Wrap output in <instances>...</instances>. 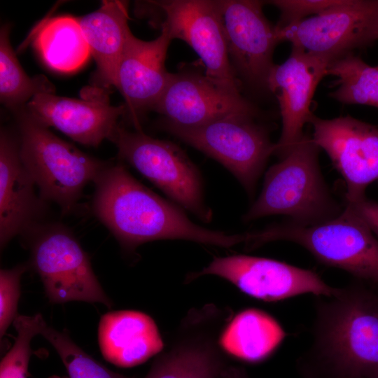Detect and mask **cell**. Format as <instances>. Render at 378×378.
Here are the masks:
<instances>
[{"instance_id": "52a82bcc", "label": "cell", "mask_w": 378, "mask_h": 378, "mask_svg": "<svg viewBox=\"0 0 378 378\" xmlns=\"http://www.w3.org/2000/svg\"><path fill=\"white\" fill-rule=\"evenodd\" d=\"M120 158L152 182L175 204L205 223L211 209L205 203L202 177L186 153L172 142L131 132L120 124L109 139Z\"/></svg>"}, {"instance_id": "ac0fdd59", "label": "cell", "mask_w": 378, "mask_h": 378, "mask_svg": "<svg viewBox=\"0 0 378 378\" xmlns=\"http://www.w3.org/2000/svg\"><path fill=\"white\" fill-rule=\"evenodd\" d=\"M190 313L171 349L153 363L145 378H218L225 370L219 340L206 330L216 309Z\"/></svg>"}, {"instance_id": "5bb4252c", "label": "cell", "mask_w": 378, "mask_h": 378, "mask_svg": "<svg viewBox=\"0 0 378 378\" xmlns=\"http://www.w3.org/2000/svg\"><path fill=\"white\" fill-rule=\"evenodd\" d=\"M330 61L292 47L290 56L274 64L267 80V90L276 97L282 130L274 155H286L304 136L303 127L313 114L310 105L316 88L326 76Z\"/></svg>"}, {"instance_id": "836d02e7", "label": "cell", "mask_w": 378, "mask_h": 378, "mask_svg": "<svg viewBox=\"0 0 378 378\" xmlns=\"http://www.w3.org/2000/svg\"><path fill=\"white\" fill-rule=\"evenodd\" d=\"M377 66V67L378 68V65H377V66Z\"/></svg>"}, {"instance_id": "d6986e66", "label": "cell", "mask_w": 378, "mask_h": 378, "mask_svg": "<svg viewBox=\"0 0 378 378\" xmlns=\"http://www.w3.org/2000/svg\"><path fill=\"white\" fill-rule=\"evenodd\" d=\"M20 155L19 141L1 129L0 135V244L29 233L38 225L43 200Z\"/></svg>"}, {"instance_id": "ffe728a7", "label": "cell", "mask_w": 378, "mask_h": 378, "mask_svg": "<svg viewBox=\"0 0 378 378\" xmlns=\"http://www.w3.org/2000/svg\"><path fill=\"white\" fill-rule=\"evenodd\" d=\"M98 342L104 358L123 368L141 364L164 347L153 319L134 310L104 314L99 323Z\"/></svg>"}, {"instance_id": "7c38bea8", "label": "cell", "mask_w": 378, "mask_h": 378, "mask_svg": "<svg viewBox=\"0 0 378 378\" xmlns=\"http://www.w3.org/2000/svg\"><path fill=\"white\" fill-rule=\"evenodd\" d=\"M312 139L323 149L346 184V202L365 198L367 187L378 181V128L351 116L322 119L313 115Z\"/></svg>"}, {"instance_id": "7a4b0ae2", "label": "cell", "mask_w": 378, "mask_h": 378, "mask_svg": "<svg viewBox=\"0 0 378 378\" xmlns=\"http://www.w3.org/2000/svg\"><path fill=\"white\" fill-rule=\"evenodd\" d=\"M356 280L317 296L308 354L332 378H378V292Z\"/></svg>"}, {"instance_id": "6da1fadb", "label": "cell", "mask_w": 378, "mask_h": 378, "mask_svg": "<svg viewBox=\"0 0 378 378\" xmlns=\"http://www.w3.org/2000/svg\"><path fill=\"white\" fill-rule=\"evenodd\" d=\"M94 183L92 211L127 251L162 239L224 248L245 241V234H227L194 223L181 206L141 184L120 162H109Z\"/></svg>"}, {"instance_id": "9a60e30c", "label": "cell", "mask_w": 378, "mask_h": 378, "mask_svg": "<svg viewBox=\"0 0 378 378\" xmlns=\"http://www.w3.org/2000/svg\"><path fill=\"white\" fill-rule=\"evenodd\" d=\"M25 108L45 126L53 127L83 145L94 147L111 138L119 124L118 118L128 111L126 104L111 105L108 90L95 87L83 99L41 93Z\"/></svg>"}, {"instance_id": "f1b7e54d", "label": "cell", "mask_w": 378, "mask_h": 378, "mask_svg": "<svg viewBox=\"0 0 378 378\" xmlns=\"http://www.w3.org/2000/svg\"><path fill=\"white\" fill-rule=\"evenodd\" d=\"M342 0H273L267 1L281 13L276 29H281L306 18L318 15L340 4Z\"/></svg>"}, {"instance_id": "d6a6232c", "label": "cell", "mask_w": 378, "mask_h": 378, "mask_svg": "<svg viewBox=\"0 0 378 378\" xmlns=\"http://www.w3.org/2000/svg\"><path fill=\"white\" fill-rule=\"evenodd\" d=\"M375 289L378 292V287L375 288Z\"/></svg>"}, {"instance_id": "8992f818", "label": "cell", "mask_w": 378, "mask_h": 378, "mask_svg": "<svg viewBox=\"0 0 378 378\" xmlns=\"http://www.w3.org/2000/svg\"><path fill=\"white\" fill-rule=\"evenodd\" d=\"M256 117L236 114L195 127L163 120L161 127L211 157L229 170L253 196L270 155L274 154L267 128Z\"/></svg>"}, {"instance_id": "4316f807", "label": "cell", "mask_w": 378, "mask_h": 378, "mask_svg": "<svg viewBox=\"0 0 378 378\" xmlns=\"http://www.w3.org/2000/svg\"><path fill=\"white\" fill-rule=\"evenodd\" d=\"M18 332L15 343L2 358L0 378H27L32 338L48 326L40 314L18 316L13 322Z\"/></svg>"}, {"instance_id": "cb8c5ba5", "label": "cell", "mask_w": 378, "mask_h": 378, "mask_svg": "<svg viewBox=\"0 0 378 378\" xmlns=\"http://www.w3.org/2000/svg\"><path fill=\"white\" fill-rule=\"evenodd\" d=\"M10 25L0 30V99L14 113L36 94L54 93V85L44 75L29 77L22 69L10 42Z\"/></svg>"}, {"instance_id": "7402d4cb", "label": "cell", "mask_w": 378, "mask_h": 378, "mask_svg": "<svg viewBox=\"0 0 378 378\" xmlns=\"http://www.w3.org/2000/svg\"><path fill=\"white\" fill-rule=\"evenodd\" d=\"M286 333L270 314L255 308L237 314L227 324L219 344L229 354L248 362L267 358L281 344Z\"/></svg>"}, {"instance_id": "d4e9b609", "label": "cell", "mask_w": 378, "mask_h": 378, "mask_svg": "<svg viewBox=\"0 0 378 378\" xmlns=\"http://www.w3.org/2000/svg\"><path fill=\"white\" fill-rule=\"evenodd\" d=\"M337 78V89L329 96L345 104H361L378 108V68L371 66L351 53L332 61L326 76Z\"/></svg>"}, {"instance_id": "ba28073f", "label": "cell", "mask_w": 378, "mask_h": 378, "mask_svg": "<svg viewBox=\"0 0 378 378\" xmlns=\"http://www.w3.org/2000/svg\"><path fill=\"white\" fill-rule=\"evenodd\" d=\"M30 233L32 264L51 302L84 301L111 306L88 254L67 227L38 225Z\"/></svg>"}, {"instance_id": "5b68a950", "label": "cell", "mask_w": 378, "mask_h": 378, "mask_svg": "<svg viewBox=\"0 0 378 378\" xmlns=\"http://www.w3.org/2000/svg\"><path fill=\"white\" fill-rule=\"evenodd\" d=\"M21 160L43 201L52 202L63 214L74 210L85 186L108 162L92 157L59 138L34 118L25 106L15 112Z\"/></svg>"}, {"instance_id": "e0dca14e", "label": "cell", "mask_w": 378, "mask_h": 378, "mask_svg": "<svg viewBox=\"0 0 378 378\" xmlns=\"http://www.w3.org/2000/svg\"><path fill=\"white\" fill-rule=\"evenodd\" d=\"M172 40L164 27L152 41L141 40L131 31L128 33L115 87L124 97L128 111L154 109L161 98L172 75L165 67Z\"/></svg>"}, {"instance_id": "9c48e42d", "label": "cell", "mask_w": 378, "mask_h": 378, "mask_svg": "<svg viewBox=\"0 0 378 378\" xmlns=\"http://www.w3.org/2000/svg\"><path fill=\"white\" fill-rule=\"evenodd\" d=\"M276 31L279 43L289 41L292 47L330 63L378 40V0H342L318 15Z\"/></svg>"}, {"instance_id": "3957f363", "label": "cell", "mask_w": 378, "mask_h": 378, "mask_svg": "<svg viewBox=\"0 0 378 378\" xmlns=\"http://www.w3.org/2000/svg\"><path fill=\"white\" fill-rule=\"evenodd\" d=\"M274 241L297 244L322 263L378 287V239L349 203L337 216L323 221L310 225L289 221L246 234L250 248Z\"/></svg>"}, {"instance_id": "277c9868", "label": "cell", "mask_w": 378, "mask_h": 378, "mask_svg": "<svg viewBox=\"0 0 378 378\" xmlns=\"http://www.w3.org/2000/svg\"><path fill=\"white\" fill-rule=\"evenodd\" d=\"M319 149L312 137L304 134L267 171L262 190L244 220L284 215L291 222L310 225L337 216L343 208L324 181L318 164Z\"/></svg>"}, {"instance_id": "603a6c76", "label": "cell", "mask_w": 378, "mask_h": 378, "mask_svg": "<svg viewBox=\"0 0 378 378\" xmlns=\"http://www.w3.org/2000/svg\"><path fill=\"white\" fill-rule=\"evenodd\" d=\"M32 44L49 68L62 73L78 70L91 55L78 18L70 15L44 20L35 31Z\"/></svg>"}, {"instance_id": "8fae6325", "label": "cell", "mask_w": 378, "mask_h": 378, "mask_svg": "<svg viewBox=\"0 0 378 378\" xmlns=\"http://www.w3.org/2000/svg\"><path fill=\"white\" fill-rule=\"evenodd\" d=\"M208 274L221 277L245 294L266 302L307 293L330 296L338 289L326 283L314 271L274 259L246 255L214 257L209 265L189 274L186 280L190 281Z\"/></svg>"}, {"instance_id": "83f0119b", "label": "cell", "mask_w": 378, "mask_h": 378, "mask_svg": "<svg viewBox=\"0 0 378 378\" xmlns=\"http://www.w3.org/2000/svg\"><path fill=\"white\" fill-rule=\"evenodd\" d=\"M24 265L0 271V337L4 336L10 324L18 316V303L20 295V278L26 271Z\"/></svg>"}, {"instance_id": "484cf974", "label": "cell", "mask_w": 378, "mask_h": 378, "mask_svg": "<svg viewBox=\"0 0 378 378\" xmlns=\"http://www.w3.org/2000/svg\"><path fill=\"white\" fill-rule=\"evenodd\" d=\"M55 349L69 374L68 378H129L96 361L64 332L46 326L41 332Z\"/></svg>"}, {"instance_id": "44dd1931", "label": "cell", "mask_w": 378, "mask_h": 378, "mask_svg": "<svg viewBox=\"0 0 378 378\" xmlns=\"http://www.w3.org/2000/svg\"><path fill=\"white\" fill-rule=\"evenodd\" d=\"M128 2L104 0L101 6L78 20L97 69L93 87L107 90L116 87L119 65L128 26Z\"/></svg>"}, {"instance_id": "2e32d148", "label": "cell", "mask_w": 378, "mask_h": 378, "mask_svg": "<svg viewBox=\"0 0 378 378\" xmlns=\"http://www.w3.org/2000/svg\"><path fill=\"white\" fill-rule=\"evenodd\" d=\"M153 110L162 115L163 120L186 127L204 125L231 115L259 116L257 108L241 94L192 71L172 74Z\"/></svg>"}, {"instance_id": "1f68e13d", "label": "cell", "mask_w": 378, "mask_h": 378, "mask_svg": "<svg viewBox=\"0 0 378 378\" xmlns=\"http://www.w3.org/2000/svg\"><path fill=\"white\" fill-rule=\"evenodd\" d=\"M49 378H68V377H61L57 375H53V376L50 377Z\"/></svg>"}, {"instance_id": "f546056e", "label": "cell", "mask_w": 378, "mask_h": 378, "mask_svg": "<svg viewBox=\"0 0 378 378\" xmlns=\"http://www.w3.org/2000/svg\"><path fill=\"white\" fill-rule=\"evenodd\" d=\"M350 204L353 206L378 239V202L365 197L356 203Z\"/></svg>"}, {"instance_id": "4fadbf2b", "label": "cell", "mask_w": 378, "mask_h": 378, "mask_svg": "<svg viewBox=\"0 0 378 378\" xmlns=\"http://www.w3.org/2000/svg\"><path fill=\"white\" fill-rule=\"evenodd\" d=\"M218 3L228 55L237 77L255 89L268 90V77L274 66L273 53L279 41L275 26L263 13L264 2L219 0Z\"/></svg>"}, {"instance_id": "4dcf8cb0", "label": "cell", "mask_w": 378, "mask_h": 378, "mask_svg": "<svg viewBox=\"0 0 378 378\" xmlns=\"http://www.w3.org/2000/svg\"><path fill=\"white\" fill-rule=\"evenodd\" d=\"M222 376L224 378H246L245 376L241 373L238 370H225ZM221 376V377H222Z\"/></svg>"}, {"instance_id": "30bf717a", "label": "cell", "mask_w": 378, "mask_h": 378, "mask_svg": "<svg viewBox=\"0 0 378 378\" xmlns=\"http://www.w3.org/2000/svg\"><path fill=\"white\" fill-rule=\"evenodd\" d=\"M151 3L162 13L160 27L188 43L205 65V75L236 94L240 81L231 64L218 1L164 0Z\"/></svg>"}]
</instances>
